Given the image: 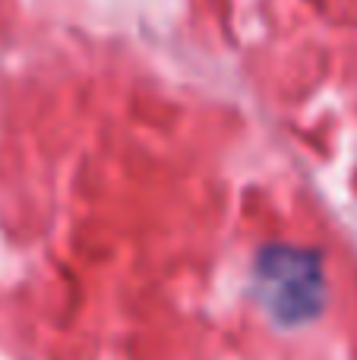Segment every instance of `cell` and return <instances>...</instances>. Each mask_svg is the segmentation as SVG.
Returning a JSON list of instances; mask_svg holds the SVG:
<instances>
[{
    "instance_id": "obj_1",
    "label": "cell",
    "mask_w": 357,
    "mask_h": 360,
    "mask_svg": "<svg viewBox=\"0 0 357 360\" xmlns=\"http://www.w3.org/2000/svg\"><path fill=\"white\" fill-rule=\"evenodd\" d=\"M253 291L269 319L282 329L313 323L326 307V272L320 253L269 243L253 262Z\"/></svg>"
}]
</instances>
